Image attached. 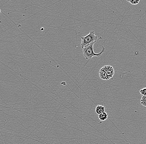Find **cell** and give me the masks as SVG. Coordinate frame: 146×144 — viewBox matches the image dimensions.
Segmentation results:
<instances>
[{
  "label": "cell",
  "mask_w": 146,
  "mask_h": 144,
  "mask_svg": "<svg viewBox=\"0 0 146 144\" xmlns=\"http://www.w3.org/2000/svg\"><path fill=\"white\" fill-rule=\"evenodd\" d=\"M96 42H93L82 49L83 55L85 59H91L94 57H100L105 51V48L103 46L102 50L100 52L97 54L94 52L93 50V45Z\"/></svg>",
  "instance_id": "6da1fadb"
},
{
  "label": "cell",
  "mask_w": 146,
  "mask_h": 144,
  "mask_svg": "<svg viewBox=\"0 0 146 144\" xmlns=\"http://www.w3.org/2000/svg\"><path fill=\"white\" fill-rule=\"evenodd\" d=\"M81 47L83 49L93 42H97L99 39H102V38H100L97 39V37L95 35V32L91 31L86 36L81 37Z\"/></svg>",
  "instance_id": "7a4b0ae2"
},
{
  "label": "cell",
  "mask_w": 146,
  "mask_h": 144,
  "mask_svg": "<svg viewBox=\"0 0 146 144\" xmlns=\"http://www.w3.org/2000/svg\"><path fill=\"white\" fill-rule=\"evenodd\" d=\"M101 69L106 72L110 79L112 78L114 75L115 71L112 66L110 65L104 66Z\"/></svg>",
  "instance_id": "3957f363"
},
{
  "label": "cell",
  "mask_w": 146,
  "mask_h": 144,
  "mask_svg": "<svg viewBox=\"0 0 146 144\" xmlns=\"http://www.w3.org/2000/svg\"><path fill=\"white\" fill-rule=\"evenodd\" d=\"M99 75L100 78L102 79L108 80L110 79L109 77H108V76L107 75V74H106V72L101 69H100L99 71Z\"/></svg>",
  "instance_id": "277c9868"
},
{
  "label": "cell",
  "mask_w": 146,
  "mask_h": 144,
  "mask_svg": "<svg viewBox=\"0 0 146 144\" xmlns=\"http://www.w3.org/2000/svg\"><path fill=\"white\" fill-rule=\"evenodd\" d=\"M105 108L104 106L100 105H97L96 108V112L97 114L100 115L101 113H103L105 112Z\"/></svg>",
  "instance_id": "5b68a950"
},
{
  "label": "cell",
  "mask_w": 146,
  "mask_h": 144,
  "mask_svg": "<svg viewBox=\"0 0 146 144\" xmlns=\"http://www.w3.org/2000/svg\"><path fill=\"white\" fill-rule=\"evenodd\" d=\"M108 114L106 112H104L99 115L98 118L100 121H104L107 120L108 118Z\"/></svg>",
  "instance_id": "8992f818"
},
{
  "label": "cell",
  "mask_w": 146,
  "mask_h": 144,
  "mask_svg": "<svg viewBox=\"0 0 146 144\" xmlns=\"http://www.w3.org/2000/svg\"><path fill=\"white\" fill-rule=\"evenodd\" d=\"M140 103L142 106L146 107V96H142L140 100Z\"/></svg>",
  "instance_id": "52a82bcc"
},
{
  "label": "cell",
  "mask_w": 146,
  "mask_h": 144,
  "mask_svg": "<svg viewBox=\"0 0 146 144\" xmlns=\"http://www.w3.org/2000/svg\"><path fill=\"white\" fill-rule=\"evenodd\" d=\"M127 1L130 3L131 4L134 5H136L138 4L139 3L140 0H127Z\"/></svg>",
  "instance_id": "ba28073f"
},
{
  "label": "cell",
  "mask_w": 146,
  "mask_h": 144,
  "mask_svg": "<svg viewBox=\"0 0 146 144\" xmlns=\"http://www.w3.org/2000/svg\"><path fill=\"white\" fill-rule=\"evenodd\" d=\"M139 92L142 96H146V88H144L143 89H141Z\"/></svg>",
  "instance_id": "9c48e42d"
}]
</instances>
